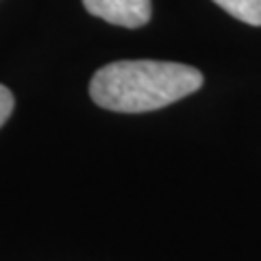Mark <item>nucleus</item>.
I'll list each match as a JSON object with an SVG mask.
<instances>
[{
  "label": "nucleus",
  "mask_w": 261,
  "mask_h": 261,
  "mask_svg": "<svg viewBox=\"0 0 261 261\" xmlns=\"http://www.w3.org/2000/svg\"><path fill=\"white\" fill-rule=\"evenodd\" d=\"M13 105H15L13 102V94L5 85H0V126L9 120L11 111H13Z\"/></svg>",
  "instance_id": "obj_4"
},
{
  "label": "nucleus",
  "mask_w": 261,
  "mask_h": 261,
  "mask_svg": "<svg viewBox=\"0 0 261 261\" xmlns=\"http://www.w3.org/2000/svg\"><path fill=\"white\" fill-rule=\"evenodd\" d=\"M202 85L200 70L174 61H113L92 76L89 96L102 109L146 113L168 107Z\"/></svg>",
  "instance_id": "obj_1"
},
{
  "label": "nucleus",
  "mask_w": 261,
  "mask_h": 261,
  "mask_svg": "<svg viewBox=\"0 0 261 261\" xmlns=\"http://www.w3.org/2000/svg\"><path fill=\"white\" fill-rule=\"evenodd\" d=\"M87 13L124 29H140L152 15L150 0H83Z\"/></svg>",
  "instance_id": "obj_2"
},
{
  "label": "nucleus",
  "mask_w": 261,
  "mask_h": 261,
  "mask_svg": "<svg viewBox=\"0 0 261 261\" xmlns=\"http://www.w3.org/2000/svg\"><path fill=\"white\" fill-rule=\"evenodd\" d=\"M226 13L250 27H261V0H214Z\"/></svg>",
  "instance_id": "obj_3"
}]
</instances>
